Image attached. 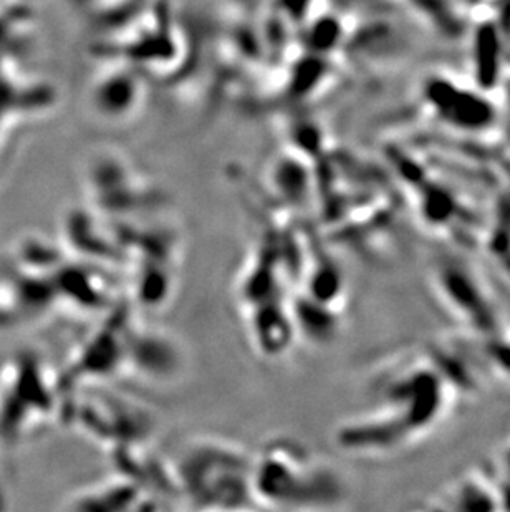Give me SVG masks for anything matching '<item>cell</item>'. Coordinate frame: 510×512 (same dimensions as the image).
<instances>
[{
	"mask_svg": "<svg viewBox=\"0 0 510 512\" xmlns=\"http://www.w3.org/2000/svg\"><path fill=\"white\" fill-rule=\"evenodd\" d=\"M436 285L444 302H448L456 314L464 319L479 320V324L494 322V305L472 272L456 266H439Z\"/></svg>",
	"mask_w": 510,
	"mask_h": 512,
	"instance_id": "obj_7",
	"label": "cell"
},
{
	"mask_svg": "<svg viewBox=\"0 0 510 512\" xmlns=\"http://www.w3.org/2000/svg\"><path fill=\"white\" fill-rule=\"evenodd\" d=\"M179 499L203 511L257 508L254 453L234 441L198 436L186 441L169 464Z\"/></svg>",
	"mask_w": 510,
	"mask_h": 512,
	"instance_id": "obj_3",
	"label": "cell"
},
{
	"mask_svg": "<svg viewBox=\"0 0 510 512\" xmlns=\"http://www.w3.org/2000/svg\"><path fill=\"white\" fill-rule=\"evenodd\" d=\"M376 411L348 421L338 430V445L352 453H388L405 448L438 425L448 406L446 383L431 367H416L385 382Z\"/></svg>",
	"mask_w": 510,
	"mask_h": 512,
	"instance_id": "obj_1",
	"label": "cell"
},
{
	"mask_svg": "<svg viewBox=\"0 0 510 512\" xmlns=\"http://www.w3.org/2000/svg\"><path fill=\"white\" fill-rule=\"evenodd\" d=\"M143 100V82L130 70H110L93 83L92 105L105 120H128L140 110Z\"/></svg>",
	"mask_w": 510,
	"mask_h": 512,
	"instance_id": "obj_6",
	"label": "cell"
},
{
	"mask_svg": "<svg viewBox=\"0 0 510 512\" xmlns=\"http://www.w3.org/2000/svg\"><path fill=\"white\" fill-rule=\"evenodd\" d=\"M257 508L332 509L347 501V481L332 463L304 443L279 436L254 453Z\"/></svg>",
	"mask_w": 510,
	"mask_h": 512,
	"instance_id": "obj_2",
	"label": "cell"
},
{
	"mask_svg": "<svg viewBox=\"0 0 510 512\" xmlns=\"http://www.w3.org/2000/svg\"><path fill=\"white\" fill-rule=\"evenodd\" d=\"M439 508L459 509V511H491L501 509V498L494 479L479 476L477 473L467 474L459 479L443 499H439Z\"/></svg>",
	"mask_w": 510,
	"mask_h": 512,
	"instance_id": "obj_9",
	"label": "cell"
},
{
	"mask_svg": "<svg viewBox=\"0 0 510 512\" xmlns=\"http://www.w3.org/2000/svg\"><path fill=\"white\" fill-rule=\"evenodd\" d=\"M428 97L434 112L449 125L461 126L462 130L491 120V108L471 92H462L456 85L434 82L429 85Z\"/></svg>",
	"mask_w": 510,
	"mask_h": 512,
	"instance_id": "obj_8",
	"label": "cell"
},
{
	"mask_svg": "<svg viewBox=\"0 0 510 512\" xmlns=\"http://www.w3.org/2000/svg\"><path fill=\"white\" fill-rule=\"evenodd\" d=\"M88 196L93 209L110 216L143 213L159 203L158 189L130 161L115 153H98L88 163Z\"/></svg>",
	"mask_w": 510,
	"mask_h": 512,
	"instance_id": "obj_4",
	"label": "cell"
},
{
	"mask_svg": "<svg viewBox=\"0 0 510 512\" xmlns=\"http://www.w3.org/2000/svg\"><path fill=\"white\" fill-rule=\"evenodd\" d=\"M77 413L87 435L108 441L116 451L143 445L150 436V416L121 398L87 393Z\"/></svg>",
	"mask_w": 510,
	"mask_h": 512,
	"instance_id": "obj_5",
	"label": "cell"
}]
</instances>
